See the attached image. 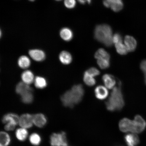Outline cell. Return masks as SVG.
Returning a JSON list of instances; mask_svg holds the SVG:
<instances>
[{
  "instance_id": "12",
  "label": "cell",
  "mask_w": 146,
  "mask_h": 146,
  "mask_svg": "<svg viewBox=\"0 0 146 146\" xmlns=\"http://www.w3.org/2000/svg\"><path fill=\"white\" fill-rule=\"evenodd\" d=\"M94 93L96 97L100 100H105L108 95L107 89L102 85L97 86L95 89Z\"/></svg>"
},
{
  "instance_id": "15",
  "label": "cell",
  "mask_w": 146,
  "mask_h": 146,
  "mask_svg": "<svg viewBox=\"0 0 146 146\" xmlns=\"http://www.w3.org/2000/svg\"><path fill=\"white\" fill-rule=\"evenodd\" d=\"M19 117L18 115L14 113H9L5 115L2 118L3 123H11L17 125L19 123Z\"/></svg>"
},
{
  "instance_id": "27",
  "label": "cell",
  "mask_w": 146,
  "mask_h": 146,
  "mask_svg": "<svg viewBox=\"0 0 146 146\" xmlns=\"http://www.w3.org/2000/svg\"><path fill=\"white\" fill-rule=\"evenodd\" d=\"M115 46L117 52L121 55H125L128 52L125 45L123 44V42L118 43L115 44Z\"/></svg>"
},
{
  "instance_id": "37",
  "label": "cell",
  "mask_w": 146,
  "mask_h": 146,
  "mask_svg": "<svg viewBox=\"0 0 146 146\" xmlns=\"http://www.w3.org/2000/svg\"><path fill=\"white\" fill-rule=\"evenodd\" d=\"M56 1H61V0H56Z\"/></svg>"
},
{
  "instance_id": "28",
  "label": "cell",
  "mask_w": 146,
  "mask_h": 146,
  "mask_svg": "<svg viewBox=\"0 0 146 146\" xmlns=\"http://www.w3.org/2000/svg\"><path fill=\"white\" fill-rule=\"evenodd\" d=\"M29 139L31 143L34 145H39L41 141L40 136L36 133H33L31 135Z\"/></svg>"
},
{
  "instance_id": "5",
  "label": "cell",
  "mask_w": 146,
  "mask_h": 146,
  "mask_svg": "<svg viewBox=\"0 0 146 146\" xmlns=\"http://www.w3.org/2000/svg\"><path fill=\"white\" fill-rule=\"evenodd\" d=\"M119 127L122 132L133 133L134 130L133 120L127 118L122 119L119 123Z\"/></svg>"
},
{
  "instance_id": "33",
  "label": "cell",
  "mask_w": 146,
  "mask_h": 146,
  "mask_svg": "<svg viewBox=\"0 0 146 146\" xmlns=\"http://www.w3.org/2000/svg\"><path fill=\"white\" fill-rule=\"evenodd\" d=\"M140 68L145 76V82L146 85V60L141 62L140 65Z\"/></svg>"
},
{
  "instance_id": "29",
  "label": "cell",
  "mask_w": 146,
  "mask_h": 146,
  "mask_svg": "<svg viewBox=\"0 0 146 146\" xmlns=\"http://www.w3.org/2000/svg\"><path fill=\"white\" fill-rule=\"evenodd\" d=\"M97 64L100 68L107 69L110 66V60L106 59H100L97 60Z\"/></svg>"
},
{
  "instance_id": "32",
  "label": "cell",
  "mask_w": 146,
  "mask_h": 146,
  "mask_svg": "<svg viewBox=\"0 0 146 146\" xmlns=\"http://www.w3.org/2000/svg\"><path fill=\"white\" fill-rule=\"evenodd\" d=\"M113 43L116 44V43H117L121 42H123L122 40V37L120 34L119 33L115 34L113 37Z\"/></svg>"
},
{
  "instance_id": "9",
  "label": "cell",
  "mask_w": 146,
  "mask_h": 146,
  "mask_svg": "<svg viewBox=\"0 0 146 146\" xmlns=\"http://www.w3.org/2000/svg\"><path fill=\"white\" fill-rule=\"evenodd\" d=\"M29 55L33 60L37 62H41L45 59L46 55L43 51L39 49H33L29 50Z\"/></svg>"
},
{
  "instance_id": "21",
  "label": "cell",
  "mask_w": 146,
  "mask_h": 146,
  "mask_svg": "<svg viewBox=\"0 0 146 146\" xmlns=\"http://www.w3.org/2000/svg\"><path fill=\"white\" fill-rule=\"evenodd\" d=\"M94 57L97 60L106 59L110 60V54L103 48L98 49L95 54Z\"/></svg>"
},
{
  "instance_id": "3",
  "label": "cell",
  "mask_w": 146,
  "mask_h": 146,
  "mask_svg": "<svg viewBox=\"0 0 146 146\" xmlns=\"http://www.w3.org/2000/svg\"><path fill=\"white\" fill-rule=\"evenodd\" d=\"M94 36L96 40L107 47H111L113 43L112 29L108 25H98L95 29Z\"/></svg>"
},
{
  "instance_id": "8",
  "label": "cell",
  "mask_w": 146,
  "mask_h": 146,
  "mask_svg": "<svg viewBox=\"0 0 146 146\" xmlns=\"http://www.w3.org/2000/svg\"><path fill=\"white\" fill-rule=\"evenodd\" d=\"M19 124L21 127L26 129L30 128L34 124L33 116L29 114L22 115L19 118Z\"/></svg>"
},
{
  "instance_id": "30",
  "label": "cell",
  "mask_w": 146,
  "mask_h": 146,
  "mask_svg": "<svg viewBox=\"0 0 146 146\" xmlns=\"http://www.w3.org/2000/svg\"><path fill=\"white\" fill-rule=\"evenodd\" d=\"M86 72L94 77L99 76L100 74L99 70L98 69L96 68V67H92L89 68L87 69Z\"/></svg>"
},
{
  "instance_id": "34",
  "label": "cell",
  "mask_w": 146,
  "mask_h": 146,
  "mask_svg": "<svg viewBox=\"0 0 146 146\" xmlns=\"http://www.w3.org/2000/svg\"><path fill=\"white\" fill-rule=\"evenodd\" d=\"M16 125L15 124L13 123H7L5 126V129L7 131H13L15 128Z\"/></svg>"
},
{
  "instance_id": "2",
  "label": "cell",
  "mask_w": 146,
  "mask_h": 146,
  "mask_svg": "<svg viewBox=\"0 0 146 146\" xmlns=\"http://www.w3.org/2000/svg\"><path fill=\"white\" fill-rule=\"evenodd\" d=\"M121 82L119 81L118 86L113 89L110 96L106 102V107L111 112L121 110L125 106V101L122 93Z\"/></svg>"
},
{
  "instance_id": "4",
  "label": "cell",
  "mask_w": 146,
  "mask_h": 146,
  "mask_svg": "<svg viewBox=\"0 0 146 146\" xmlns=\"http://www.w3.org/2000/svg\"><path fill=\"white\" fill-rule=\"evenodd\" d=\"M50 143L52 146H67L66 134L64 132L54 133L51 136Z\"/></svg>"
},
{
  "instance_id": "23",
  "label": "cell",
  "mask_w": 146,
  "mask_h": 146,
  "mask_svg": "<svg viewBox=\"0 0 146 146\" xmlns=\"http://www.w3.org/2000/svg\"><path fill=\"white\" fill-rule=\"evenodd\" d=\"M84 82L88 86H92L96 84V81L94 77L89 74L86 71L84 74Z\"/></svg>"
},
{
  "instance_id": "10",
  "label": "cell",
  "mask_w": 146,
  "mask_h": 146,
  "mask_svg": "<svg viewBox=\"0 0 146 146\" xmlns=\"http://www.w3.org/2000/svg\"><path fill=\"white\" fill-rule=\"evenodd\" d=\"M124 138L128 146H136L139 143V138L137 134L135 133H128Z\"/></svg>"
},
{
  "instance_id": "26",
  "label": "cell",
  "mask_w": 146,
  "mask_h": 146,
  "mask_svg": "<svg viewBox=\"0 0 146 146\" xmlns=\"http://www.w3.org/2000/svg\"><path fill=\"white\" fill-rule=\"evenodd\" d=\"M21 96L22 101L25 104H30L32 103L33 100V91H29Z\"/></svg>"
},
{
  "instance_id": "25",
  "label": "cell",
  "mask_w": 146,
  "mask_h": 146,
  "mask_svg": "<svg viewBox=\"0 0 146 146\" xmlns=\"http://www.w3.org/2000/svg\"><path fill=\"white\" fill-rule=\"evenodd\" d=\"M0 146H7L10 144V138L8 133L4 132H1L0 134Z\"/></svg>"
},
{
  "instance_id": "18",
  "label": "cell",
  "mask_w": 146,
  "mask_h": 146,
  "mask_svg": "<svg viewBox=\"0 0 146 146\" xmlns=\"http://www.w3.org/2000/svg\"><path fill=\"white\" fill-rule=\"evenodd\" d=\"M59 59L61 63L64 65H68L72 62V55L67 51H63L60 53Z\"/></svg>"
},
{
  "instance_id": "36",
  "label": "cell",
  "mask_w": 146,
  "mask_h": 146,
  "mask_svg": "<svg viewBox=\"0 0 146 146\" xmlns=\"http://www.w3.org/2000/svg\"><path fill=\"white\" fill-rule=\"evenodd\" d=\"M29 1H35V0H29Z\"/></svg>"
},
{
  "instance_id": "7",
  "label": "cell",
  "mask_w": 146,
  "mask_h": 146,
  "mask_svg": "<svg viewBox=\"0 0 146 146\" xmlns=\"http://www.w3.org/2000/svg\"><path fill=\"white\" fill-rule=\"evenodd\" d=\"M103 3L105 7L110 8L115 12L120 11L123 6L122 0H104Z\"/></svg>"
},
{
  "instance_id": "35",
  "label": "cell",
  "mask_w": 146,
  "mask_h": 146,
  "mask_svg": "<svg viewBox=\"0 0 146 146\" xmlns=\"http://www.w3.org/2000/svg\"><path fill=\"white\" fill-rule=\"evenodd\" d=\"M78 1L82 4H85L86 3L90 4L92 0H78Z\"/></svg>"
},
{
  "instance_id": "13",
  "label": "cell",
  "mask_w": 146,
  "mask_h": 146,
  "mask_svg": "<svg viewBox=\"0 0 146 146\" xmlns=\"http://www.w3.org/2000/svg\"><path fill=\"white\" fill-rule=\"evenodd\" d=\"M102 80L105 86L109 89L113 88L116 84L114 76L110 74L104 75L102 77Z\"/></svg>"
},
{
  "instance_id": "19",
  "label": "cell",
  "mask_w": 146,
  "mask_h": 146,
  "mask_svg": "<svg viewBox=\"0 0 146 146\" xmlns=\"http://www.w3.org/2000/svg\"><path fill=\"white\" fill-rule=\"evenodd\" d=\"M60 35L62 39L67 41L71 40L73 37L72 31L66 27L62 29L60 31Z\"/></svg>"
},
{
  "instance_id": "31",
  "label": "cell",
  "mask_w": 146,
  "mask_h": 146,
  "mask_svg": "<svg viewBox=\"0 0 146 146\" xmlns=\"http://www.w3.org/2000/svg\"><path fill=\"white\" fill-rule=\"evenodd\" d=\"M64 3L67 8L72 9L76 6V0H65Z\"/></svg>"
},
{
  "instance_id": "14",
  "label": "cell",
  "mask_w": 146,
  "mask_h": 146,
  "mask_svg": "<svg viewBox=\"0 0 146 146\" xmlns=\"http://www.w3.org/2000/svg\"><path fill=\"white\" fill-rule=\"evenodd\" d=\"M33 121L34 125L39 127H44L47 122L45 116L41 113L36 114L33 116Z\"/></svg>"
},
{
  "instance_id": "1",
  "label": "cell",
  "mask_w": 146,
  "mask_h": 146,
  "mask_svg": "<svg viewBox=\"0 0 146 146\" xmlns=\"http://www.w3.org/2000/svg\"><path fill=\"white\" fill-rule=\"evenodd\" d=\"M84 93V89L82 85H74L61 96V100L63 105L72 108L82 101Z\"/></svg>"
},
{
  "instance_id": "16",
  "label": "cell",
  "mask_w": 146,
  "mask_h": 146,
  "mask_svg": "<svg viewBox=\"0 0 146 146\" xmlns=\"http://www.w3.org/2000/svg\"><path fill=\"white\" fill-rule=\"evenodd\" d=\"M31 91H33L32 88L29 85L23 83V82H20L16 85V92L21 96Z\"/></svg>"
},
{
  "instance_id": "24",
  "label": "cell",
  "mask_w": 146,
  "mask_h": 146,
  "mask_svg": "<svg viewBox=\"0 0 146 146\" xmlns=\"http://www.w3.org/2000/svg\"><path fill=\"white\" fill-rule=\"evenodd\" d=\"M28 134L26 129L23 127L18 129L16 132V137L21 141H25L26 139Z\"/></svg>"
},
{
  "instance_id": "17",
  "label": "cell",
  "mask_w": 146,
  "mask_h": 146,
  "mask_svg": "<svg viewBox=\"0 0 146 146\" xmlns=\"http://www.w3.org/2000/svg\"><path fill=\"white\" fill-rule=\"evenodd\" d=\"M23 82L30 85L34 82L35 78L33 73L30 70H27L22 73L21 75Z\"/></svg>"
},
{
  "instance_id": "20",
  "label": "cell",
  "mask_w": 146,
  "mask_h": 146,
  "mask_svg": "<svg viewBox=\"0 0 146 146\" xmlns=\"http://www.w3.org/2000/svg\"><path fill=\"white\" fill-rule=\"evenodd\" d=\"M31 60L27 56H23L19 58L18 60V64L20 68L25 69L30 66Z\"/></svg>"
},
{
  "instance_id": "22",
  "label": "cell",
  "mask_w": 146,
  "mask_h": 146,
  "mask_svg": "<svg viewBox=\"0 0 146 146\" xmlns=\"http://www.w3.org/2000/svg\"><path fill=\"white\" fill-rule=\"evenodd\" d=\"M35 86L38 89H42L46 87L47 82L44 78L37 76L35 78L34 81Z\"/></svg>"
},
{
  "instance_id": "6",
  "label": "cell",
  "mask_w": 146,
  "mask_h": 146,
  "mask_svg": "<svg viewBox=\"0 0 146 146\" xmlns=\"http://www.w3.org/2000/svg\"><path fill=\"white\" fill-rule=\"evenodd\" d=\"M134 129L133 133L138 134L143 132L146 127V123L144 119L139 115H137L133 120Z\"/></svg>"
},
{
  "instance_id": "11",
  "label": "cell",
  "mask_w": 146,
  "mask_h": 146,
  "mask_svg": "<svg viewBox=\"0 0 146 146\" xmlns=\"http://www.w3.org/2000/svg\"><path fill=\"white\" fill-rule=\"evenodd\" d=\"M125 45L128 52H133L136 50L137 46V42L133 36L127 35L124 39Z\"/></svg>"
}]
</instances>
